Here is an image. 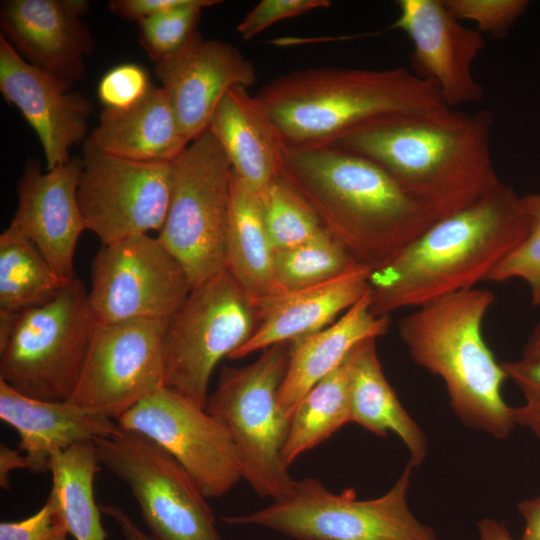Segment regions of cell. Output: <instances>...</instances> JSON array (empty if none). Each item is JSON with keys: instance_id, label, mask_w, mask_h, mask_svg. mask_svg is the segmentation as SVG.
<instances>
[{"instance_id": "cell-1", "label": "cell", "mask_w": 540, "mask_h": 540, "mask_svg": "<svg viewBox=\"0 0 540 540\" xmlns=\"http://www.w3.org/2000/svg\"><path fill=\"white\" fill-rule=\"evenodd\" d=\"M280 177L351 257L373 270L438 221L375 162L334 145L284 143Z\"/></svg>"}, {"instance_id": "cell-2", "label": "cell", "mask_w": 540, "mask_h": 540, "mask_svg": "<svg viewBox=\"0 0 540 540\" xmlns=\"http://www.w3.org/2000/svg\"><path fill=\"white\" fill-rule=\"evenodd\" d=\"M487 109L440 118L393 115L360 126L334 146L375 162L438 220L477 202L500 179Z\"/></svg>"}, {"instance_id": "cell-3", "label": "cell", "mask_w": 540, "mask_h": 540, "mask_svg": "<svg viewBox=\"0 0 540 540\" xmlns=\"http://www.w3.org/2000/svg\"><path fill=\"white\" fill-rule=\"evenodd\" d=\"M528 231L521 197L500 180L477 202L436 221L393 260L372 270V313L389 316L474 288Z\"/></svg>"}, {"instance_id": "cell-4", "label": "cell", "mask_w": 540, "mask_h": 540, "mask_svg": "<svg viewBox=\"0 0 540 540\" xmlns=\"http://www.w3.org/2000/svg\"><path fill=\"white\" fill-rule=\"evenodd\" d=\"M254 96L283 142L296 146L332 145L393 115L440 118L454 111L433 83L404 67L299 69L276 77Z\"/></svg>"}, {"instance_id": "cell-5", "label": "cell", "mask_w": 540, "mask_h": 540, "mask_svg": "<svg viewBox=\"0 0 540 540\" xmlns=\"http://www.w3.org/2000/svg\"><path fill=\"white\" fill-rule=\"evenodd\" d=\"M494 302L488 289L455 292L402 317L398 332L413 361L443 380L460 421L505 439L516 425L514 407L502 396L507 376L482 334Z\"/></svg>"}, {"instance_id": "cell-6", "label": "cell", "mask_w": 540, "mask_h": 540, "mask_svg": "<svg viewBox=\"0 0 540 540\" xmlns=\"http://www.w3.org/2000/svg\"><path fill=\"white\" fill-rule=\"evenodd\" d=\"M290 344L270 346L243 367L223 366L205 407L230 434L243 479L258 496L272 500L286 495L295 481L283 459L290 417L278 401Z\"/></svg>"}, {"instance_id": "cell-7", "label": "cell", "mask_w": 540, "mask_h": 540, "mask_svg": "<svg viewBox=\"0 0 540 540\" xmlns=\"http://www.w3.org/2000/svg\"><path fill=\"white\" fill-rule=\"evenodd\" d=\"M412 468L408 463L390 490L375 499H357L353 488L333 493L319 480L305 478L269 506L221 520L263 526L295 540H439L408 507Z\"/></svg>"}, {"instance_id": "cell-8", "label": "cell", "mask_w": 540, "mask_h": 540, "mask_svg": "<svg viewBox=\"0 0 540 540\" xmlns=\"http://www.w3.org/2000/svg\"><path fill=\"white\" fill-rule=\"evenodd\" d=\"M95 325L88 291L76 278L51 301L17 314L0 349V380L34 399L68 400Z\"/></svg>"}, {"instance_id": "cell-9", "label": "cell", "mask_w": 540, "mask_h": 540, "mask_svg": "<svg viewBox=\"0 0 540 540\" xmlns=\"http://www.w3.org/2000/svg\"><path fill=\"white\" fill-rule=\"evenodd\" d=\"M173 166L169 208L157 238L193 288L226 270L232 168L208 129L188 144Z\"/></svg>"}, {"instance_id": "cell-10", "label": "cell", "mask_w": 540, "mask_h": 540, "mask_svg": "<svg viewBox=\"0 0 540 540\" xmlns=\"http://www.w3.org/2000/svg\"><path fill=\"white\" fill-rule=\"evenodd\" d=\"M256 325L255 303L227 269L193 287L167 323L164 386L205 408L216 365L248 341Z\"/></svg>"}, {"instance_id": "cell-11", "label": "cell", "mask_w": 540, "mask_h": 540, "mask_svg": "<svg viewBox=\"0 0 540 540\" xmlns=\"http://www.w3.org/2000/svg\"><path fill=\"white\" fill-rule=\"evenodd\" d=\"M99 464L122 480L156 540H221L203 492L150 438L120 429L95 441Z\"/></svg>"}, {"instance_id": "cell-12", "label": "cell", "mask_w": 540, "mask_h": 540, "mask_svg": "<svg viewBox=\"0 0 540 540\" xmlns=\"http://www.w3.org/2000/svg\"><path fill=\"white\" fill-rule=\"evenodd\" d=\"M191 289L160 240L140 234L101 246L92 261L88 300L97 323L169 320Z\"/></svg>"}, {"instance_id": "cell-13", "label": "cell", "mask_w": 540, "mask_h": 540, "mask_svg": "<svg viewBox=\"0 0 540 540\" xmlns=\"http://www.w3.org/2000/svg\"><path fill=\"white\" fill-rule=\"evenodd\" d=\"M77 198L86 225L102 245L162 228L169 208L172 163L136 162L88 141L82 149Z\"/></svg>"}, {"instance_id": "cell-14", "label": "cell", "mask_w": 540, "mask_h": 540, "mask_svg": "<svg viewBox=\"0 0 540 540\" xmlns=\"http://www.w3.org/2000/svg\"><path fill=\"white\" fill-rule=\"evenodd\" d=\"M168 320L97 323L72 403L117 420L164 386L163 340Z\"/></svg>"}, {"instance_id": "cell-15", "label": "cell", "mask_w": 540, "mask_h": 540, "mask_svg": "<svg viewBox=\"0 0 540 540\" xmlns=\"http://www.w3.org/2000/svg\"><path fill=\"white\" fill-rule=\"evenodd\" d=\"M122 430L140 433L167 451L206 498L221 497L241 479L233 440L215 418L180 393L162 387L124 412Z\"/></svg>"}, {"instance_id": "cell-16", "label": "cell", "mask_w": 540, "mask_h": 540, "mask_svg": "<svg viewBox=\"0 0 540 540\" xmlns=\"http://www.w3.org/2000/svg\"><path fill=\"white\" fill-rule=\"evenodd\" d=\"M397 6L391 27L412 42L413 72L433 83L452 109L480 102L484 90L472 69L485 45L482 34L461 24L443 0H399Z\"/></svg>"}, {"instance_id": "cell-17", "label": "cell", "mask_w": 540, "mask_h": 540, "mask_svg": "<svg viewBox=\"0 0 540 540\" xmlns=\"http://www.w3.org/2000/svg\"><path fill=\"white\" fill-rule=\"evenodd\" d=\"M72 86L26 62L0 34V92L37 134L46 170L67 163L88 138L92 105Z\"/></svg>"}, {"instance_id": "cell-18", "label": "cell", "mask_w": 540, "mask_h": 540, "mask_svg": "<svg viewBox=\"0 0 540 540\" xmlns=\"http://www.w3.org/2000/svg\"><path fill=\"white\" fill-rule=\"evenodd\" d=\"M154 71L189 143L208 128L230 89H248L256 82L253 63L237 47L204 39L199 31L177 53L155 65Z\"/></svg>"}, {"instance_id": "cell-19", "label": "cell", "mask_w": 540, "mask_h": 540, "mask_svg": "<svg viewBox=\"0 0 540 540\" xmlns=\"http://www.w3.org/2000/svg\"><path fill=\"white\" fill-rule=\"evenodd\" d=\"M82 169L81 157H71L45 172L38 161L29 160L18 182V204L11 221L65 284L77 278L75 250L80 235L87 230L77 198Z\"/></svg>"}, {"instance_id": "cell-20", "label": "cell", "mask_w": 540, "mask_h": 540, "mask_svg": "<svg viewBox=\"0 0 540 540\" xmlns=\"http://www.w3.org/2000/svg\"><path fill=\"white\" fill-rule=\"evenodd\" d=\"M88 8L86 0H5L1 35L26 62L73 85L94 46Z\"/></svg>"}, {"instance_id": "cell-21", "label": "cell", "mask_w": 540, "mask_h": 540, "mask_svg": "<svg viewBox=\"0 0 540 540\" xmlns=\"http://www.w3.org/2000/svg\"><path fill=\"white\" fill-rule=\"evenodd\" d=\"M372 270L357 263L324 283L255 302L256 328L229 358L240 359L275 344L292 342L332 324L369 289Z\"/></svg>"}, {"instance_id": "cell-22", "label": "cell", "mask_w": 540, "mask_h": 540, "mask_svg": "<svg viewBox=\"0 0 540 540\" xmlns=\"http://www.w3.org/2000/svg\"><path fill=\"white\" fill-rule=\"evenodd\" d=\"M0 418L20 437L18 450L33 473L49 472L57 452L119 432L116 420L69 400L47 401L23 395L0 380Z\"/></svg>"}, {"instance_id": "cell-23", "label": "cell", "mask_w": 540, "mask_h": 540, "mask_svg": "<svg viewBox=\"0 0 540 540\" xmlns=\"http://www.w3.org/2000/svg\"><path fill=\"white\" fill-rule=\"evenodd\" d=\"M233 172L264 201L280 176L283 139L247 88L235 86L217 105L207 128Z\"/></svg>"}, {"instance_id": "cell-24", "label": "cell", "mask_w": 540, "mask_h": 540, "mask_svg": "<svg viewBox=\"0 0 540 540\" xmlns=\"http://www.w3.org/2000/svg\"><path fill=\"white\" fill-rule=\"evenodd\" d=\"M370 303L369 287L332 324L291 342L288 364L278 395L279 406L288 417H291L302 397L339 367L357 344L387 333L389 316L374 315Z\"/></svg>"}, {"instance_id": "cell-25", "label": "cell", "mask_w": 540, "mask_h": 540, "mask_svg": "<svg viewBox=\"0 0 540 540\" xmlns=\"http://www.w3.org/2000/svg\"><path fill=\"white\" fill-rule=\"evenodd\" d=\"M86 141L107 154L144 163H172L189 144L166 94L154 84L129 108H104Z\"/></svg>"}, {"instance_id": "cell-26", "label": "cell", "mask_w": 540, "mask_h": 540, "mask_svg": "<svg viewBox=\"0 0 540 540\" xmlns=\"http://www.w3.org/2000/svg\"><path fill=\"white\" fill-rule=\"evenodd\" d=\"M349 376L350 422L386 437L395 433L407 447L414 467L427 455L424 432L399 401L383 372L376 339L357 344L345 359Z\"/></svg>"}, {"instance_id": "cell-27", "label": "cell", "mask_w": 540, "mask_h": 540, "mask_svg": "<svg viewBox=\"0 0 540 540\" xmlns=\"http://www.w3.org/2000/svg\"><path fill=\"white\" fill-rule=\"evenodd\" d=\"M270 242L259 197L231 171L230 207L226 234V269L257 302L278 294Z\"/></svg>"}, {"instance_id": "cell-28", "label": "cell", "mask_w": 540, "mask_h": 540, "mask_svg": "<svg viewBox=\"0 0 540 540\" xmlns=\"http://www.w3.org/2000/svg\"><path fill=\"white\" fill-rule=\"evenodd\" d=\"M99 469L94 441L75 444L55 453L51 459L49 496L75 540H106L108 537L94 497V478Z\"/></svg>"}, {"instance_id": "cell-29", "label": "cell", "mask_w": 540, "mask_h": 540, "mask_svg": "<svg viewBox=\"0 0 540 540\" xmlns=\"http://www.w3.org/2000/svg\"><path fill=\"white\" fill-rule=\"evenodd\" d=\"M38 248L13 224L0 235V311L21 313L66 286Z\"/></svg>"}, {"instance_id": "cell-30", "label": "cell", "mask_w": 540, "mask_h": 540, "mask_svg": "<svg viewBox=\"0 0 540 540\" xmlns=\"http://www.w3.org/2000/svg\"><path fill=\"white\" fill-rule=\"evenodd\" d=\"M348 422L349 376L344 360L314 385L292 412L283 449L285 464L289 467L301 454L327 440Z\"/></svg>"}, {"instance_id": "cell-31", "label": "cell", "mask_w": 540, "mask_h": 540, "mask_svg": "<svg viewBox=\"0 0 540 540\" xmlns=\"http://www.w3.org/2000/svg\"><path fill=\"white\" fill-rule=\"evenodd\" d=\"M357 262L324 228L311 239L274 252L273 273L278 292L315 286L338 277Z\"/></svg>"}, {"instance_id": "cell-32", "label": "cell", "mask_w": 540, "mask_h": 540, "mask_svg": "<svg viewBox=\"0 0 540 540\" xmlns=\"http://www.w3.org/2000/svg\"><path fill=\"white\" fill-rule=\"evenodd\" d=\"M262 205L274 252L299 245L323 229L312 208L280 176L270 187Z\"/></svg>"}, {"instance_id": "cell-33", "label": "cell", "mask_w": 540, "mask_h": 540, "mask_svg": "<svg viewBox=\"0 0 540 540\" xmlns=\"http://www.w3.org/2000/svg\"><path fill=\"white\" fill-rule=\"evenodd\" d=\"M219 3L218 0H183L178 6L139 22V43L157 65L182 49L198 32L202 10Z\"/></svg>"}, {"instance_id": "cell-34", "label": "cell", "mask_w": 540, "mask_h": 540, "mask_svg": "<svg viewBox=\"0 0 540 540\" xmlns=\"http://www.w3.org/2000/svg\"><path fill=\"white\" fill-rule=\"evenodd\" d=\"M529 221L524 241L513 250L488 276L486 281L506 282L521 279L529 287L531 303L540 305V193L521 197Z\"/></svg>"}, {"instance_id": "cell-35", "label": "cell", "mask_w": 540, "mask_h": 540, "mask_svg": "<svg viewBox=\"0 0 540 540\" xmlns=\"http://www.w3.org/2000/svg\"><path fill=\"white\" fill-rule=\"evenodd\" d=\"M450 13L470 20L481 34L503 38L528 7L526 0H443Z\"/></svg>"}, {"instance_id": "cell-36", "label": "cell", "mask_w": 540, "mask_h": 540, "mask_svg": "<svg viewBox=\"0 0 540 540\" xmlns=\"http://www.w3.org/2000/svg\"><path fill=\"white\" fill-rule=\"evenodd\" d=\"M152 86L149 74L142 66L125 63L102 76L97 94L105 109L122 110L141 101Z\"/></svg>"}, {"instance_id": "cell-37", "label": "cell", "mask_w": 540, "mask_h": 540, "mask_svg": "<svg viewBox=\"0 0 540 540\" xmlns=\"http://www.w3.org/2000/svg\"><path fill=\"white\" fill-rule=\"evenodd\" d=\"M507 378L521 389L525 403L514 407L516 424L540 438V357L501 363Z\"/></svg>"}, {"instance_id": "cell-38", "label": "cell", "mask_w": 540, "mask_h": 540, "mask_svg": "<svg viewBox=\"0 0 540 540\" xmlns=\"http://www.w3.org/2000/svg\"><path fill=\"white\" fill-rule=\"evenodd\" d=\"M331 4L328 0H262L244 16L236 30L244 40H250L274 23Z\"/></svg>"}, {"instance_id": "cell-39", "label": "cell", "mask_w": 540, "mask_h": 540, "mask_svg": "<svg viewBox=\"0 0 540 540\" xmlns=\"http://www.w3.org/2000/svg\"><path fill=\"white\" fill-rule=\"evenodd\" d=\"M68 535L67 527L50 496L31 516L0 523V540H68Z\"/></svg>"}, {"instance_id": "cell-40", "label": "cell", "mask_w": 540, "mask_h": 540, "mask_svg": "<svg viewBox=\"0 0 540 540\" xmlns=\"http://www.w3.org/2000/svg\"><path fill=\"white\" fill-rule=\"evenodd\" d=\"M182 2L183 0H111L108 8L114 16L138 24Z\"/></svg>"}, {"instance_id": "cell-41", "label": "cell", "mask_w": 540, "mask_h": 540, "mask_svg": "<svg viewBox=\"0 0 540 540\" xmlns=\"http://www.w3.org/2000/svg\"><path fill=\"white\" fill-rule=\"evenodd\" d=\"M100 509L117 524L125 540H156L140 529L119 506L114 504L101 505Z\"/></svg>"}, {"instance_id": "cell-42", "label": "cell", "mask_w": 540, "mask_h": 540, "mask_svg": "<svg viewBox=\"0 0 540 540\" xmlns=\"http://www.w3.org/2000/svg\"><path fill=\"white\" fill-rule=\"evenodd\" d=\"M518 510L525 520L519 540H540V496L521 501Z\"/></svg>"}, {"instance_id": "cell-43", "label": "cell", "mask_w": 540, "mask_h": 540, "mask_svg": "<svg viewBox=\"0 0 540 540\" xmlns=\"http://www.w3.org/2000/svg\"><path fill=\"white\" fill-rule=\"evenodd\" d=\"M18 449L14 450L6 445L0 447V484L4 489H9V473L16 468L28 467L26 456Z\"/></svg>"}, {"instance_id": "cell-44", "label": "cell", "mask_w": 540, "mask_h": 540, "mask_svg": "<svg viewBox=\"0 0 540 540\" xmlns=\"http://www.w3.org/2000/svg\"><path fill=\"white\" fill-rule=\"evenodd\" d=\"M479 540H514L505 525L491 518L479 521Z\"/></svg>"}, {"instance_id": "cell-45", "label": "cell", "mask_w": 540, "mask_h": 540, "mask_svg": "<svg viewBox=\"0 0 540 540\" xmlns=\"http://www.w3.org/2000/svg\"><path fill=\"white\" fill-rule=\"evenodd\" d=\"M523 358L540 357V321L531 330L523 347Z\"/></svg>"}]
</instances>
